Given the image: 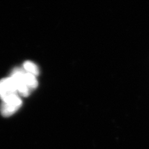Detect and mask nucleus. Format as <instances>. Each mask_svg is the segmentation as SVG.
<instances>
[{
	"label": "nucleus",
	"mask_w": 149,
	"mask_h": 149,
	"mask_svg": "<svg viewBox=\"0 0 149 149\" xmlns=\"http://www.w3.org/2000/svg\"><path fill=\"white\" fill-rule=\"evenodd\" d=\"M22 104V101L19 95L13 96L4 101H2L0 106V113L4 118L10 117L16 113Z\"/></svg>",
	"instance_id": "nucleus-1"
},
{
	"label": "nucleus",
	"mask_w": 149,
	"mask_h": 149,
	"mask_svg": "<svg viewBox=\"0 0 149 149\" xmlns=\"http://www.w3.org/2000/svg\"><path fill=\"white\" fill-rule=\"evenodd\" d=\"M24 69L26 72L31 73L35 76L38 75L39 74L38 67L34 63L31 61H26L24 63Z\"/></svg>",
	"instance_id": "nucleus-4"
},
{
	"label": "nucleus",
	"mask_w": 149,
	"mask_h": 149,
	"mask_svg": "<svg viewBox=\"0 0 149 149\" xmlns=\"http://www.w3.org/2000/svg\"><path fill=\"white\" fill-rule=\"evenodd\" d=\"M19 95L15 84L11 77L0 80V98L2 101Z\"/></svg>",
	"instance_id": "nucleus-2"
},
{
	"label": "nucleus",
	"mask_w": 149,
	"mask_h": 149,
	"mask_svg": "<svg viewBox=\"0 0 149 149\" xmlns=\"http://www.w3.org/2000/svg\"><path fill=\"white\" fill-rule=\"evenodd\" d=\"M22 80L24 85L31 91L35 90L38 86V81L37 80L36 76L26 72H25L24 75H23Z\"/></svg>",
	"instance_id": "nucleus-3"
}]
</instances>
